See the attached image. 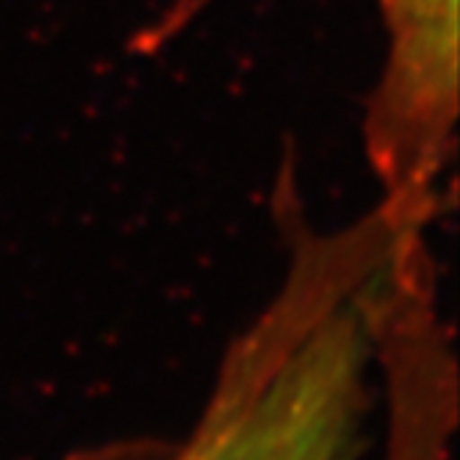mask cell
Wrapping results in <instances>:
<instances>
[{
  "label": "cell",
  "instance_id": "cell-1",
  "mask_svg": "<svg viewBox=\"0 0 460 460\" xmlns=\"http://www.w3.org/2000/svg\"><path fill=\"white\" fill-rule=\"evenodd\" d=\"M291 234L283 291L239 341L181 460H360L377 352L375 294L400 222L383 206L319 236L275 191Z\"/></svg>",
  "mask_w": 460,
  "mask_h": 460
},
{
  "label": "cell",
  "instance_id": "cell-2",
  "mask_svg": "<svg viewBox=\"0 0 460 460\" xmlns=\"http://www.w3.org/2000/svg\"><path fill=\"white\" fill-rule=\"evenodd\" d=\"M208 0H172L147 31L158 48ZM388 53L372 89L364 145L383 189L380 206L400 222L430 225L441 214V178L455 153L457 125V0H377Z\"/></svg>",
  "mask_w": 460,
  "mask_h": 460
}]
</instances>
